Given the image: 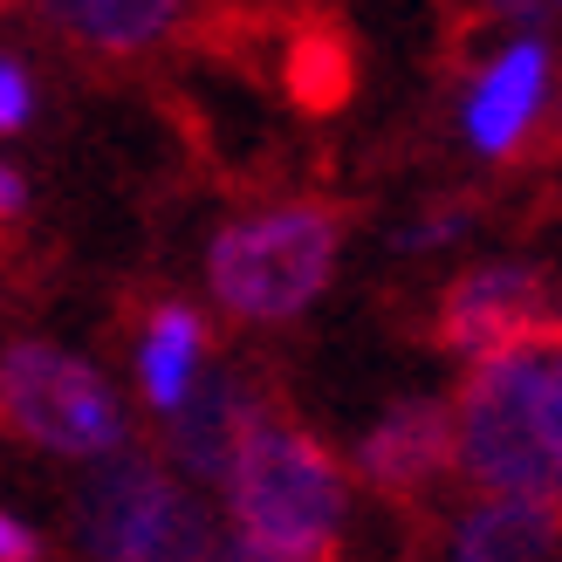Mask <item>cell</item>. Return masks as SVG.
Segmentation results:
<instances>
[{
    "label": "cell",
    "instance_id": "cell-1",
    "mask_svg": "<svg viewBox=\"0 0 562 562\" xmlns=\"http://www.w3.org/2000/svg\"><path fill=\"white\" fill-rule=\"evenodd\" d=\"M227 508L240 542L268 555H323L344 536V508H350L344 460L316 432H302L289 412L268 405L227 467Z\"/></svg>",
    "mask_w": 562,
    "mask_h": 562
},
{
    "label": "cell",
    "instance_id": "cell-2",
    "mask_svg": "<svg viewBox=\"0 0 562 562\" xmlns=\"http://www.w3.org/2000/svg\"><path fill=\"white\" fill-rule=\"evenodd\" d=\"M336 255H344V206L289 200L220 227L206 255V281L234 323H289L329 289Z\"/></svg>",
    "mask_w": 562,
    "mask_h": 562
},
{
    "label": "cell",
    "instance_id": "cell-3",
    "mask_svg": "<svg viewBox=\"0 0 562 562\" xmlns=\"http://www.w3.org/2000/svg\"><path fill=\"white\" fill-rule=\"evenodd\" d=\"M76 528L90 562H213V515L165 460L117 446L82 481Z\"/></svg>",
    "mask_w": 562,
    "mask_h": 562
},
{
    "label": "cell",
    "instance_id": "cell-4",
    "mask_svg": "<svg viewBox=\"0 0 562 562\" xmlns=\"http://www.w3.org/2000/svg\"><path fill=\"white\" fill-rule=\"evenodd\" d=\"M0 426L63 460H110L124 446V405L82 357L14 344L0 350Z\"/></svg>",
    "mask_w": 562,
    "mask_h": 562
},
{
    "label": "cell",
    "instance_id": "cell-5",
    "mask_svg": "<svg viewBox=\"0 0 562 562\" xmlns=\"http://www.w3.org/2000/svg\"><path fill=\"white\" fill-rule=\"evenodd\" d=\"M432 336L473 363L515 357V350H562V302L549 295V281L536 268L487 261L439 295Z\"/></svg>",
    "mask_w": 562,
    "mask_h": 562
},
{
    "label": "cell",
    "instance_id": "cell-6",
    "mask_svg": "<svg viewBox=\"0 0 562 562\" xmlns=\"http://www.w3.org/2000/svg\"><path fill=\"white\" fill-rule=\"evenodd\" d=\"M453 473V405L405 398L357 439V481L384 501H426Z\"/></svg>",
    "mask_w": 562,
    "mask_h": 562
},
{
    "label": "cell",
    "instance_id": "cell-7",
    "mask_svg": "<svg viewBox=\"0 0 562 562\" xmlns=\"http://www.w3.org/2000/svg\"><path fill=\"white\" fill-rule=\"evenodd\" d=\"M549 82H555L549 48L542 42H508L467 97V137L487 158H515L528 145V131L542 124V110H549Z\"/></svg>",
    "mask_w": 562,
    "mask_h": 562
},
{
    "label": "cell",
    "instance_id": "cell-8",
    "mask_svg": "<svg viewBox=\"0 0 562 562\" xmlns=\"http://www.w3.org/2000/svg\"><path fill=\"white\" fill-rule=\"evenodd\" d=\"M268 412V398L255 384H247L240 371H213L186 391V405L172 412V432H165V446H172V460L192 473V481H220L227 487V467L240 453L247 426Z\"/></svg>",
    "mask_w": 562,
    "mask_h": 562
},
{
    "label": "cell",
    "instance_id": "cell-9",
    "mask_svg": "<svg viewBox=\"0 0 562 562\" xmlns=\"http://www.w3.org/2000/svg\"><path fill=\"white\" fill-rule=\"evenodd\" d=\"M453 562H562V515L528 501H467L453 521Z\"/></svg>",
    "mask_w": 562,
    "mask_h": 562
},
{
    "label": "cell",
    "instance_id": "cell-10",
    "mask_svg": "<svg viewBox=\"0 0 562 562\" xmlns=\"http://www.w3.org/2000/svg\"><path fill=\"white\" fill-rule=\"evenodd\" d=\"M200 350H206V316L192 302H151L145 336H137V384L145 405L172 418L186 391L200 384Z\"/></svg>",
    "mask_w": 562,
    "mask_h": 562
},
{
    "label": "cell",
    "instance_id": "cell-11",
    "mask_svg": "<svg viewBox=\"0 0 562 562\" xmlns=\"http://www.w3.org/2000/svg\"><path fill=\"white\" fill-rule=\"evenodd\" d=\"M357 82V55H350V35L336 21H302L289 27L281 42V90H289L302 110H336Z\"/></svg>",
    "mask_w": 562,
    "mask_h": 562
},
{
    "label": "cell",
    "instance_id": "cell-12",
    "mask_svg": "<svg viewBox=\"0 0 562 562\" xmlns=\"http://www.w3.org/2000/svg\"><path fill=\"white\" fill-rule=\"evenodd\" d=\"M48 21H63V35L90 42L103 55H137L165 35H179V8H158V0H76V8H55Z\"/></svg>",
    "mask_w": 562,
    "mask_h": 562
},
{
    "label": "cell",
    "instance_id": "cell-13",
    "mask_svg": "<svg viewBox=\"0 0 562 562\" xmlns=\"http://www.w3.org/2000/svg\"><path fill=\"white\" fill-rule=\"evenodd\" d=\"M27 117H35V82L14 55H0V131H21Z\"/></svg>",
    "mask_w": 562,
    "mask_h": 562
},
{
    "label": "cell",
    "instance_id": "cell-14",
    "mask_svg": "<svg viewBox=\"0 0 562 562\" xmlns=\"http://www.w3.org/2000/svg\"><path fill=\"white\" fill-rule=\"evenodd\" d=\"M467 220H473V206H439V213H426V220H418V227H405V240L398 247H446V240H460L467 234Z\"/></svg>",
    "mask_w": 562,
    "mask_h": 562
},
{
    "label": "cell",
    "instance_id": "cell-15",
    "mask_svg": "<svg viewBox=\"0 0 562 562\" xmlns=\"http://www.w3.org/2000/svg\"><path fill=\"white\" fill-rule=\"evenodd\" d=\"M213 562H344V549H323V555H268V549H255V542L227 536V542H213Z\"/></svg>",
    "mask_w": 562,
    "mask_h": 562
},
{
    "label": "cell",
    "instance_id": "cell-16",
    "mask_svg": "<svg viewBox=\"0 0 562 562\" xmlns=\"http://www.w3.org/2000/svg\"><path fill=\"white\" fill-rule=\"evenodd\" d=\"M35 555H42V542L27 536L14 515H0V562H35Z\"/></svg>",
    "mask_w": 562,
    "mask_h": 562
},
{
    "label": "cell",
    "instance_id": "cell-17",
    "mask_svg": "<svg viewBox=\"0 0 562 562\" xmlns=\"http://www.w3.org/2000/svg\"><path fill=\"white\" fill-rule=\"evenodd\" d=\"M27 213V186H21V172L8 158H0V220H21Z\"/></svg>",
    "mask_w": 562,
    "mask_h": 562
}]
</instances>
